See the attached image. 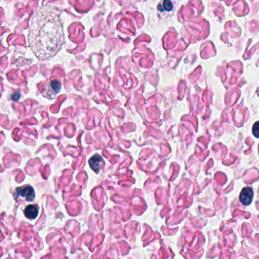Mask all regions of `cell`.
I'll return each mask as SVG.
<instances>
[{
  "instance_id": "obj_1",
  "label": "cell",
  "mask_w": 259,
  "mask_h": 259,
  "mask_svg": "<svg viewBox=\"0 0 259 259\" xmlns=\"http://www.w3.org/2000/svg\"><path fill=\"white\" fill-rule=\"evenodd\" d=\"M28 40L39 59H50L59 51L64 43V34L55 8L43 6L36 11L30 19Z\"/></svg>"
},
{
  "instance_id": "obj_2",
  "label": "cell",
  "mask_w": 259,
  "mask_h": 259,
  "mask_svg": "<svg viewBox=\"0 0 259 259\" xmlns=\"http://www.w3.org/2000/svg\"><path fill=\"white\" fill-rule=\"evenodd\" d=\"M15 194H17L16 198L22 197L27 202H32L35 198V192L34 189L31 186H22L18 188L15 190Z\"/></svg>"
},
{
  "instance_id": "obj_3",
  "label": "cell",
  "mask_w": 259,
  "mask_h": 259,
  "mask_svg": "<svg viewBox=\"0 0 259 259\" xmlns=\"http://www.w3.org/2000/svg\"><path fill=\"white\" fill-rule=\"evenodd\" d=\"M253 189L251 187H246L242 190L240 192V201L243 205H250V204L253 202Z\"/></svg>"
},
{
  "instance_id": "obj_4",
  "label": "cell",
  "mask_w": 259,
  "mask_h": 259,
  "mask_svg": "<svg viewBox=\"0 0 259 259\" xmlns=\"http://www.w3.org/2000/svg\"><path fill=\"white\" fill-rule=\"evenodd\" d=\"M39 208L37 205H30L26 207L24 210V215L28 219L34 220L38 215Z\"/></svg>"
},
{
  "instance_id": "obj_5",
  "label": "cell",
  "mask_w": 259,
  "mask_h": 259,
  "mask_svg": "<svg viewBox=\"0 0 259 259\" xmlns=\"http://www.w3.org/2000/svg\"><path fill=\"white\" fill-rule=\"evenodd\" d=\"M103 162H104V160H103L102 157L96 154V155L93 156L90 159L89 164L94 171L96 172V173H99L100 166H101V163H103Z\"/></svg>"
},
{
  "instance_id": "obj_6",
  "label": "cell",
  "mask_w": 259,
  "mask_h": 259,
  "mask_svg": "<svg viewBox=\"0 0 259 259\" xmlns=\"http://www.w3.org/2000/svg\"><path fill=\"white\" fill-rule=\"evenodd\" d=\"M163 8L166 11H171L173 9V4L170 0H164L163 2Z\"/></svg>"
},
{
  "instance_id": "obj_7",
  "label": "cell",
  "mask_w": 259,
  "mask_h": 259,
  "mask_svg": "<svg viewBox=\"0 0 259 259\" xmlns=\"http://www.w3.org/2000/svg\"><path fill=\"white\" fill-rule=\"evenodd\" d=\"M253 133L255 137L259 138V121L256 122L253 127Z\"/></svg>"
},
{
  "instance_id": "obj_8",
  "label": "cell",
  "mask_w": 259,
  "mask_h": 259,
  "mask_svg": "<svg viewBox=\"0 0 259 259\" xmlns=\"http://www.w3.org/2000/svg\"><path fill=\"white\" fill-rule=\"evenodd\" d=\"M20 98V95L19 94H14V95H12V97H11V99L13 100V101H17L18 100H19Z\"/></svg>"
}]
</instances>
